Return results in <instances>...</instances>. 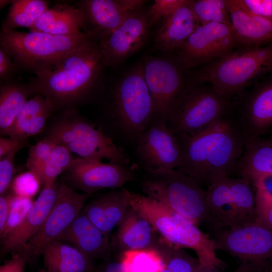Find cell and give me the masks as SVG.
Listing matches in <instances>:
<instances>
[{
    "label": "cell",
    "instance_id": "cell-46",
    "mask_svg": "<svg viewBox=\"0 0 272 272\" xmlns=\"http://www.w3.org/2000/svg\"><path fill=\"white\" fill-rule=\"evenodd\" d=\"M26 145V140H19L11 138H0V159L5 157L14 151L23 149Z\"/></svg>",
    "mask_w": 272,
    "mask_h": 272
},
{
    "label": "cell",
    "instance_id": "cell-21",
    "mask_svg": "<svg viewBox=\"0 0 272 272\" xmlns=\"http://www.w3.org/2000/svg\"><path fill=\"white\" fill-rule=\"evenodd\" d=\"M56 240L72 244L94 261L113 257L109 235L96 226L82 211Z\"/></svg>",
    "mask_w": 272,
    "mask_h": 272
},
{
    "label": "cell",
    "instance_id": "cell-10",
    "mask_svg": "<svg viewBox=\"0 0 272 272\" xmlns=\"http://www.w3.org/2000/svg\"><path fill=\"white\" fill-rule=\"evenodd\" d=\"M229 107L228 99L212 86L187 84L173 104L166 123L176 137L193 134L224 116Z\"/></svg>",
    "mask_w": 272,
    "mask_h": 272
},
{
    "label": "cell",
    "instance_id": "cell-8",
    "mask_svg": "<svg viewBox=\"0 0 272 272\" xmlns=\"http://www.w3.org/2000/svg\"><path fill=\"white\" fill-rule=\"evenodd\" d=\"M47 137L80 158L130 165L128 154L101 127L79 116L75 108L66 110L50 126Z\"/></svg>",
    "mask_w": 272,
    "mask_h": 272
},
{
    "label": "cell",
    "instance_id": "cell-1",
    "mask_svg": "<svg viewBox=\"0 0 272 272\" xmlns=\"http://www.w3.org/2000/svg\"><path fill=\"white\" fill-rule=\"evenodd\" d=\"M177 137L181 155L175 169L202 186L234 174L245 147L238 118L231 110L201 131Z\"/></svg>",
    "mask_w": 272,
    "mask_h": 272
},
{
    "label": "cell",
    "instance_id": "cell-45",
    "mask_svg": "<svg viewBox=\"0 0 272 272\" xmlns=\"http://www.w3.org/2000/svg\"><path fill=\"white\" fill-rule=\"evenodd\" d=\"M15 197L14 193H5L0 196V233L6 225L13 202Z\"/></svg>",
    "mask_w": 272,
    "mask_h": 272
},
{
    "label": "cell",
    "instance_id": "cell-44",
    "mask_svg": "<svg viewBox=\"0 0 272 272\" xmlns=\"http://www.w3.org/2000/svg\"><path fill=\"white\" fill-rule=\"evenodd\" d=\"M28 262V259L25 254L14 253L10 259L1 266L0 272H24Z\"/></svg>",
    "mask_w": 272,
    "mask_h": 272
},
{
    "label": "cell",
    "instance_id": "cell-38",
    "mask_svg": "<svg viewBox=\"0 0 272 272\" xmlns=\"http://www.w3.org/2000/svg\"><path fill=\"white\" fill-rule=\"evenodd\" d=\"M33 202L32 198L15 195L5 227L0 233L1 240L21 224L32 207Z\"/></svg>",
    "mask_w": 272,
    "mask_h": 272
},
{
    "label": "cell",
    "instance_id": "cell-7",
    "mask_svg": "<svg viewBox=\"0 0 272 272\" xmlns=\"http://www.w3.org/2000/svg\"><path fill=\"white\" fill-rule=\"evenodd\" d=\"M272 72V44L229 52L203 67L192 83L208 82L228 99L255 79Z\"/></svg>",
    "mask_w": 272,
    "mask_h": 272
},
{
    "label": "cell",
    "instance_id": "cell-4",
    "mask_svg": "<svg viewBox=\"0 0 272 272\" xmlns=\"http://www.w3.org/2000/svg\"><path fill=\"white\" fill-rule=\"evenodd\" d=\"M131 207L147 219L160 236L168 243L178 248L193 250L200 265L222 270L228 265L216 253L215 244L189 220L159 201L144 194L124 188Z\"/></svg>",
    "mask_w": 272,
    "mask_h": 272
},
{
    "label": "cell",
    "instance_id": "cell-34",
    "mask_svg": "<svg viewBox=\"0 0 272 272\" xmlns=\"http://www.w3.org/2000/svg\"><path fill=\"white\" fill-rule=\"evenodd\" d=\"M198 25L219 23L232 25L225 0L188 1Z\"/></svg>",
    "mask_w": 272,
    "mask_h": 272
},
{
    "label": "cell",
    "instance_id": "cell-42",
    "mask_svg": "<svg viewBox=\"0 0 272 272\" xmlns=\"http://www.w3.org/2000/svg\"><path fill=\"white\" fill-rule=\"evenodd\" d=\"M249 13L272 22V0H235Z\"/></svg>",
    "mask_w": 272,
    "mask_h": 272
},
{
    "label": "cell",
    "instance_id": "cell-40",
    "mask_svg": "<svg viewBox=\"0 0 272 272\" xmlns=\"http://www.w3.org/2000/svg\"><path fill=\"white\" fill-rule=\"evenodd\" d=\"M183 0H155L147 12L150 27L169 16Z\"/></svg>",
    "mask_w": 272,
    "mask_h": 272
},
{
    "label": "cell",
    "instance_id": "cell-9",
    "mask_svg": "<svg viewBox=\"0 0 272 272\" xmlns=\"http://www.w3.org/2000/svg\"><path fill=\"white\" fill-rule=\"evenodd\" d=\"M216 250L236 260L240 272H272V230L256 222L209 230Z\"/></svg>",
    "mask_w": 272,
    "mask_h": 272
},
{
    "label": "cell",
    "instance_id": "cell-20",
    "mask_svg": "<svg viewBox=\"0 0 272 272\" xmlns=\"http://www.w3.org/2000/svg\"><path fill=\"white\" fill-rule=\"evenodd\" d=\"M160 239L150 222L130 206L117 226L111 245L113 255L119 259L127 251L156 250Z\"/></svg>",
    "mask_w": 272,
    "mask_h": 272
},
{
    "label": "cell",
    "instance_id": "cell-29",
    "mask_svg": "<svg viewBox=\"0 0 272 272\" xmlns=\"http://www.w3.org/2000/svg\"><path fill=\"white\" fill-rule=\"evenodd\" d=\"M35 94L30 82L23 83L14 80L1 83L0 131L8 135L16 117L30 95Z\"/></svg>",
    "mask_w": 272,
    "mask_h": 272
},
{
    "label": "cell",
    "instance_id": "cell-51",
    "mask_svg": "<svg viewBox=\"0 0 272 272\" xmlns=\"http://www.w3.org/2000/svg\"><path fill=\"white\" fill-rule=\"evenodd\" d=\"M13 1L11 0H1L0 1V7L1 9L4 8L5 6L12 4Z\"/></svg>",
    "mask_w": 272,
    "mask_h": 272
},
{
    "label": "cell",
    "instance_id": "cell-24",
    "mask_svg": "<svg viewBox=\"0 0 272 272\" xmlns=\"http://www.w3.org/2000/svg\"><path fill=\"white\" fill-rule=\"evenodd\" d=\"M238 42L254 46L272 44V22L253 15L235 0H225Z\"/></svg>",
    "mask_w": 272,
    "mask_h": 272
},
{
    "label": "cell",
    "instance_id": "cell-48",
    "mask_svg": "<svg viewBox=\"0 0 272 272\" xmlns=\"http://www.w3.org/2000/svg\"><path fill=\"white\" fill-rule=\"evenodd\" d=\"M272 230V205L268 209L263 218L256 222Z\"/></svg>",
    "mask_w": 272,
    "mask_h": 272
},
{
    "label": "cell",
    "instance_id": "cell-49",
    "mask_svg": "<svg viewBox=\"0 0 272 272\" xmlns=\"http://www.w3.org/2000/svg\"><path fill=\"white\" fill-rule=\"evenodd\" d=\"M197 272H226L215 267L200 265ZM233 272H240L236 269Z\"/></svg>",
    "mask_w": 272,
    "mask_h": 272
},
{
    "label": "cell",
    "instance_id": "cell-37",
    "mask_svg": "<svg viewBox=\"0 0 272 272\" xmlns=\"http://www.w3.org/2000/svg\"><path fill=\"white\" fill-rule=\"evenodd\" d=\"M57 144L52 139L46 137L35 145L29 147L26 164L29 171L37 177Z\"/></svg>",
    "mask_w": 272,
    "mask_h": 272
},
{
    "label": "cell",
    "instance_id": "cell-5",
    "mask_svg": "<svg viewBox=\"0 0 272 272\" xmlns=\"http://www.w3.org/2000/svg\"><path fill=\"white\" fill-rule=\"evenodd\" d=\"M144 194L208 229L218 227L206 203V190L193 179L175 169L145 172L140 181Z\"/></svg>",
    "mask_w": 272,
    "mask_h": 272
},
{
    "label": "cell",
    "instance_id": "cell-19",
    "mask_svg": "<svg viewBox=\"0 0 272 272\" xmlns=\"http://www.w3.org/2000/svg\"><path fill=\"white\" fill-rule=\"evenodd\" d=\"M59 184L43 187L24 220L2 241L3 253H20L43 224L57 198Z\"/></svg>",
    "mask_w": 272,
    "mask_h": 272
},
{
    "label": "cell",
    "instance_id": "cell-18",
    "mask_svg": "<svg viewBox=\"0 0 272 272\" xmlns=\"http://www.w3.org/2000/svg\"><path fill=\"white\" fill-rule=\"evenodd\" d=\"M76 6L85 17L83 31L99 45L131 13L124 0H81Z\"/></svg>",
    "mask_w": 272,
    "mask_h": 272
},
{
    "label": "cell",
    "instance_id": "cell-13",
    "mask_svg": "<svg viewBox=\"0 0 272 272\" xmlns=\"http://www.w3.org/2000/svg\"><path fill=\"white\" fill-rule=\"evenodd\" d=\"M134 147L139 164L145 172L176 169L179 164L181 143L165 119L154 116Z\"/></svg>",
    "mask_w": 272,
    "mask_h": 272
},
{
    "label": "cell",
    "instance_id": "cell-3",
    "mask_svg": "<svg viewBox=\"0 0 272 272\" xmlns=\"http://www.w3.org/2000/svg\"><path fill=\"white\" fill-rule=\"evenodd\" d=\"M155 114L141 62L118 79L110 90L107 106L109 124L116 139L134 146Z\"/></svg>",
    "mask_w": 272,
    "mask_h": 272
},
{
    "label": "cell",
    "instance_id": "cell-32",
    "mask_svg": "<svg viewBox=\"0 0 272 272\" xmlns=\"http://www.w3.org/2000/svg\"><path fill=\"white\" fill-rule=\"evenodd\" d=\"M49 2L45 0H13L2 26V30L27 28L29 30L47 10Z\"/></svg>",
    "mask_w": 272,
    "mask_h": 272
},
{
    "label": "cell",
    "instance_id": "cell-36",
    "mask_svg": "<svg viewBox=\"0 0 272 272\" xmlns=\"http://www.w3.org/2000/svg\"><path fill=\"white\" fill-rule=\"evenodd\" d=\"M74 159L65 147L57 144L37 176L43 187L54 183L56 178L68 168Z\"/></svg>",
    "mask_w": 272,
    "mask_h": 272
},
{
    "label": "cell",
    "instance_id": "cell-15",
    "mask_svg": "<svg viewBox=\"0 0 272 272\" xmlns=\"http://www.w3.org/2000/svg\"><path fill=\"white\" fill-rule=\"evenodd\" d=\"M142 63L155 106L154 116L166 120L173 104L188 84L184 69L175 58L168 57L150 56Z\"/></svg>",
    "mask_w": 272,
    "mask_h": 272
},
{
    "label": "cell",
    "instance_id": "cell-35",
    "mask_svg": "<svg viewBox=\"0 0 272 272\" xmlns=\"http://www.w3.org/2000/svg\"><path fill=\"white\" fill-rule=\"evenodd\" d=\"M119 259L126 272H162L164 266L160 254L153 249L127 251Z\"/></svg>",
    "mask_w": 272,
    "mask_h": 272
},
{
    "label": "cell",
    "instance_id": "cell-14",
    "mask_svg": "<svg viewBox=\"0 0 272 272\" xmlns=\"http://www.w3.org/2000/svg\"><path fill=\"white\" fill-rule=\"evenodd\" d=\"M237 42L232 25L219 23L198 25L176 50L175 59L184 70L193 68L230 52Z\"/></svg>",
    "mask_w": 272,
    "mask_h": 272
},
{
    "label": "cell",
    "instance_id": "cell-6",
    "mask_svg": "<svg viewBox=\"0 0 272 272\" xmlns=\"http://www.w3.org/2000/svg\"><path fill=\"white\" fill-rule=\"evenodd\" d=\"M91 40L83 31L69 35L43 32L2 30L0 45L19 69L37 75L50 68L67 53Z\"/></svg>",
    "mask_w": 272,
    "mask_h": 272
},
{
    "label": "cell",
    "instance_id": "cell-41",
    "mask_svg": "<svg viewBox=\"0 0 272 272\" xmlns=\"http://www.w3.org/2000/svg\"><path fill=\"white\" fill-rule=\"evenodd\" d=\"M20 150H17L1 159L0 194L6 193L12 184L15 171L14 158Z\"/></svg>",
    "mask_w": 272,
    "mask_h": 272
},
{
    "label": "cell",
    "instance_id": "cell-31",
    "mask_svg": "<svg viewBox=\"0 0 272 272\" xmlns=\"http://www.w3.org/2000/svg\"><path fill=\"white\" fill-rule=\"evenodd\" d=\"M230 187L235 226L256 222V202L254 186L245 178L230 176Z\"/></svg>",
    "mask_w": 272,
    "mask_h": 272
},
{
    "label": "cell",
    "instance_id": "cell-30",
    "mask_svg": "<svg viewBox=\"0 0 272 272\" xmlns=\"http://www.w3.org/2000/svg\"><path fill=\"white\" fill-rule=\"evenodd\" d=\"M230 177L216 180L206 190L209 212L219 227L235 226V217L230 194Z\"/></svg>",
    "mask_w": 272,
    "mask_h": 272
},
{
    "label": "cell",
    "instance_id": "cell-22",
    "mask_svg": "<svg viewBox=\"0 0 272 272\" xmlns=\"http://www.w3.org/2000/svg\"><path fill=\"white\" fill-rule=\"evenodd\" d=\"M197 25L188 1L183 0L172 14L161 21L154 36L155 47L164 53L176 51Z\"/></svg>",
    "mask_w": 272,
    "mask_h": 272
},
{
    "label": "cell",
    "instance_id": "cell-16",
    "mask_svg": "<svg viewBox=\"0 0 272 272\" xmlns=\"http://www.w3.org/2000/svg\"><path fill=\"white\" fill-rule=\"evenodd\" d=\"M150 27L143 8L129 14L99 45L107 66H115L140 50L147 39Z\"/></svg>",
    "mask_w": 272,
    "mask_h": 272
},
{
    "label": "cell",
    "instance_id": "cell-12",
    "mask_svg": "<svg viewBox=\"0 0 272 272\" xmlns=\"http://www.w3.org/2000/svg\"><path fill=\"white\" fill-rule=\"evenodd\" d=\"M64 177L71 188L91 196L102 189L122 188L135 180L137 174L132 165L79 158L73 159Z\"/></svg>",
    "mask_w": 272,
    "mask_h": 272
},
{
    "label": "cell",
    "instance_id": "cell-43",
    "mask_svg": "<svg viewBox=\"0 0 272 272\" xmlns=\"http://www.w3.org/2000/svg\"><path fill=\"white\" fill-rule=\"evenodd\" d=\"M10 54L0 47V81L1 83L14 80V76L19 70Z\"/></svg>",
    "mask_w": 272,
    "mask_h": 272
},
{
    "label": "cell",
    "instance_id": "cell-17",
    "mask_svg": "<svg viewBox=\"0 0 272 272\" xmlns=\"http://www.w3.org/2000/svg\"><path fill=\"white\" fill-rule=\"evenodd\" d=\"M236 114L245 145L265 133L272 127V79L248 94Z\"/></svg>",
    "mask_w": 272,
    "mask_h": 272
},
{
    "label": "cell",
    "instance_id": "cell-52",
    "mask_svg": "<svg viewBox=\"0 0 272 272\" xmlns=\"http://www.w3.org/2000/svg\"><path fill=\"white\" fill-rule=\"evenodd\" d=\"M37 272H47L45 269H41L38 271Z\"/></svg>",
    "mask_w": 272,
    "mask_h": 272
},
{
    "label": "cell",
    "instance_id": "cell-27",
    "mask_svg": "<svg viewBox=\"0 0 272 272\" xmlns=\"http://www.w3.org/2000/svg\"><path fill=\"white\" fill-rule=\"evenodd\" d=\"M53 111V106L47 99L40 94H35L24 105L8 135L26 140L39 133L43 130L47 119Z\"/></svg>",
    "mask_w": 272,
    "mask_h": 272
},
{
    "label": "cell",
    "instance_id": "cell-25",
    "mask_svg": "<svg viewBox=\"0 0 272 272\" xmlns=\"http://www.w3.org/2000/svg\"><path fill=\"white\" fill-rule=\"evenodd\" d=\"M85 17L78 7L58 4L48 8L30 29L56 35H69L82 31Z\"/></svg>",
    "mask_w": 272,
    "mask_h": 272
},
{
    "label": "cell",
    "instance_id": "cell-2",
    "mask_svg": "<svg viewBox=\"0 0 272 272\" xmlns=\"http://www.w3.org/2000/svg\"><path fill=\"white\" fill-rule=\"evenodd\" d=\"M106 67L99 44L91 40L35 75L30 82L35 94L43 96L54 110H66L100 94Z\"/></svg>",
    "mask_w": 272,
    "mask_h": 272
},
{
    "label": "cell",
    "instance_id": "cell-11",
    "mask_svg": "<svg viewBox=\"0 0 272 272\" xmlns=\"http://www.w3.org/2000/svg\"><path fill=\"white\" fill-rule=\"evenodd\" d=\"M89 196L77 192L62 180L55 202L43 224L20 253L25 254L29 262L39 258L44 248L56 240L77 217Z\"/></svg>",
    "mask_w": 272,
    "mask_h": 272
},
{
    "label": "cell",
    "instance_id": "cell-47",
    "mask_svg": "<svg viewBox=\"0 0 272 272\" xmlns=\"http://www.w3.org/2000/svg\"><path fill=\"white\" fill-rule=\"evenodd\" d=\"M94 272H126L124 264L119 258H113L96 265Z\"/></svg>",
    "mask_w": 272,
    "mask_h": 272
},
{
    "label": "cell",
    "instance_id": "cell-33",
    "mask_svg": "<svg viewBox=\"0 0 272 272\" xmlns=\"http://www.w3.org/2000/svg\"><path fill=\"white\" fill-rule=\"evenodd\" d=\"M156 250L164 263L162 272H197L200 266L197 258L191 256L183 248L168 243L161 237Z\"/></svg>",
    "mask_w": 272,
    "mask_h": 272
},
{
    "label": "cell",
    "instance_id": "cell-28",
    "mask_svg": "<svg viewBox=\"0 0 272 272\" xmlns=\"http://www.w3.org/2000/svg\"><path fill=\"white\" fill-rule=\"evenodd\" d=\"M251 183L265 176H272V146L260 138L245 145L234 173Z\"/></svg>",
    "mask_w": 272,
    "mask_h": 272
},
{
    "label": "cell",
    "instance_id": "cell-26",
    "mask_svg": "<svg viewBox=\"0 0 272 272\" xmlns=\"http://www.w3.org/2000/svg\"><path fill=\"white\" fill-rule=\"evenodd\" d=\"M42 255L47 272H94V261L74 246L53 240Z\"/></svg>",
    "mask_w": 272,
    "mask_h": 272
},
{
    "label": "cell",
    "instance_id": "cell-23",
    "mask_svg": "<svg viewBox=\"0 0 272 272\" xmlns=\"http://www.w3.org/2000/svg\"><path fill=\"white\" fill-rule=\"evenodd\" d=\"M130 207L124 188L113 189L91 200L83 209L84 214L100 230L110 236Z\"/></svg>",
    "mask_w": 272,
    "mask_h": 272
},
{
    "label": "cell",
    "instance_id": "cell-39",
    "mask_svg": "<svg viewBox=\"0 0 272 272\" xmlns=\"http://www.w3.org/2000/svg\"><path fill=\"white\" fill-rule=\"evenodd\" d=\"M40 184L38 177L29 171L19 174L13 180V193L18 197L32 198L38 192Z\"/></svg>",
    "mask_w": 272,
    "mask_h": 272
},
{
    "label": "cell",
    "instance_id": "cell-50",
    "mask_svg": "<svg viewBox=\"0 0 272 272\" xmlns=\"http://www.w3.org/2000/svg\"><path fill=\"white\" fill-rule=\"evenodd\" d=\"M259 138L272 146V127Z\"/></svg>",
    "mask_w": 272,
    "mask_h": 272
}]
</instances>
